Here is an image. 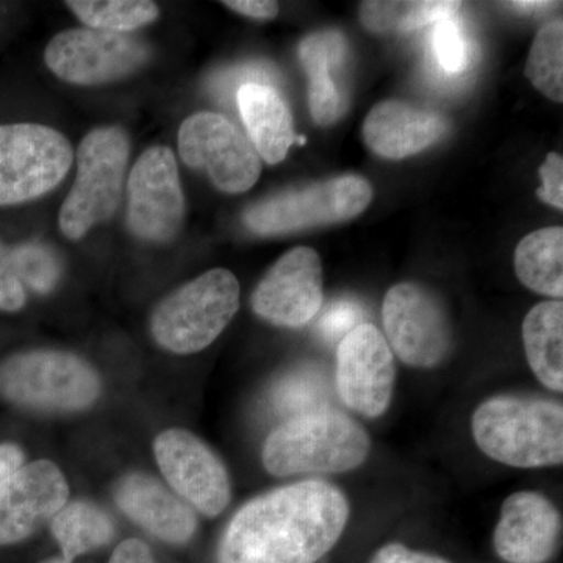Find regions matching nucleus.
I'll use <instances>...</instances> for the list:
<instances>
[{"instance_id":"1","label":"nucleus","mask_w":563,"mask_h":563,"mask_svg":"<svg viewBox=\"0 0 563 563\" xmlns=\"http://www.w3.org/2000/svg\"><path fill=\"white\" fill-rule=\"evenodd\" d=\"M350 520L344 493L310 479L244 504L222 533L218 563H317Z\"/></svg>"},{"instance_id":"19","label":"nucleus","mask_w":563,"mask_h":563,"mask_svg":"<svg viewBox=\"0 0 563 563\" xmlns=\"http://www.w3.org/2000/svg\"><path fill=\"white\" fill-rule=\"evenodd\" d=\"M114 499L122 512L163 542L187 543L195 536L198 526L195 512L146 474L122 477Z\"/></svg>"},{"instance_id":"29","label":"nucleus","mask_w":563,"mask_h":563,"mask_svg":"<svg viewBox=\"0 0 563 563\" xmlns=\"http://www.w3.org/2000/svg\"><path fill=\"white\" fill-rule=\"evenodd\" d=\"M10 258L24 288L46 295L60 279V261L47 244L33 242L10 246Z\"/></svg>"},{"instance_id":"5","label":"nucleus","mask_w":563,"mask_h":563,"mask_svg":"<svg viewBox=\"0 0 563 563\" xmlns=\"http://www.w3.org/2000/svg\"><path fill=\"white\" fill-rule=\"evenodd\" d=\"M129 152L128 135L120 128L95 129L81 140L76 181L60 210V229L69 240H80L113 217L121 202Z\"/></svg>"},{"instance_id":"4","label":"nucleus","mask_w":563,"mask_h":563,"mask_svg":"<svg viewBox=\"0 0 563 563\" xmlns=\"http://www.w3.org/2000/svg\"><path fill=\"white\" fill-rule=\"evenodd\" d=\"M240 284L229 269H210L163 299L152 314L155 342L176 354L210 346L239 312Z\"/></svg>"},{"instance_id":"18","label":"nucleus","mask_w":563,"mask_h":563,"mask_svg":"<svg viewBox=\"0 0 563 563\" xmlns=\"http://www.w3.org/2000/svg\"><path fill=\"white\" fill-rule=\"evenodd\" d=\"M448 132V122L435 111L402 101L377 103L363 124L369 150L388 161H402L428 150Z\"/></svg>"},{"instance_id":"17","label":"nucleus","mask_w":563,"mask_h":563,"mask_svg":"<svg viewBox=\"0 0 563 563\" xmlns=\"http://www.w3.org/2000/svg\"><path fill=\"white\" fill-rule=\"evenodd\" d=\"M562 515L547 496L518 492L506 498L493 548L506 563H548L558 553Z\"/></svg>"},{"instance_id":"24","label":"nucleus","mask_w":563,"mask_h":563,"mask_svg":"<svg viewBox=\"0 0 563 563\" xmlns=\"http://www.w3.org/2000/svg\"><path fill=\"white\" fill-rule=\"evenodd\" d=\"M51 529L60 543L63 558L70 562L106 547L114 533L109 515L95 504L85 501L65 504L52 518Z\"/></svg>"},{"instance_id":"34","label":"nucleus","mask_w":563,"mask_h":563,"mask_svg":"<svg viewBox=\"0 0 563 563\" xmlns=\"http://www.w3.org/2000/svg\"><path fill=\"white\" fill-rule=\"evenodd\" d=\"M542 187L537 195L543 202L550 203L555 209H563V161L561 155L551 152L540 168Z\"/></svg>"},{"instance_id":"11","label":"nucleus","mask_w":563,"mask_h":563,"mask_svg":"<svg viewBox=\"0 0 563 563\" xmlns=\"http://www.w3.org/2000/svg\"><path fill=\"white\" fill-rule=\"evenodd\" d=\"M151 49L129 33L70 29L51 40L44 60L52 73L76 85L124 79L146 65Z\"/></svg>"},{"instance_id":"37","label":"nucleus","mask_w":563,"mask_h":563,"mask_svg":"<svg viewBox=\"0 0 563 563\" xmlns=\"http://www.w3.org/2000/svg\"><path fill=\"white\" fill-rule=\"evenodd\" d=\"M109 563H155V561L146 543L129 539L113 551Z\"/></svg>"},{"instance_id":"14","label":"nucleus","mask_w":563,"mask_h":563,"mask_svg":"<svg viewBox=\"0 0 563 563\" xmlns=\"http://www.w3.org/2000/svg\"><path fill=\"white\" fill-rule=\"evenodd\" d=\"M251 303L274 325L301 328L312 321L322 306L320 255L306 246L282 255L252 292Z\"/></svg>"},{"instance_id":"21","label":"nucleus","mask_w":563,"mask_h":563,"mask_svg":"<svg viewBox=\"0 0 563 563\" xmlns=\"http://www.w3.org/2000/svg\"><path fill=\"white\" fill-rule=\"evenodd\" d=\"M236 109L258 157L277 165L295 143L291 111L279 90L268 85L251 84L236 95Z\"/></svg>"},{"instance_id":"6","label":"nucleus","mask_w":563,"mask_h":563,"mask_svg":"<svg viewBox=\"0 0 563 563\" xmlns=\"http://www.w3.org/2000/svg\"><path fill=\"white\" fill-rule=\"evenodd\" d=\"M372 199V185L362 177H335L288 188L252 203L244 211L243 221L257 235H285L350 221L358 217Z\"/></svg>"},{"instance_id":"31","label":"nucleus","mask_w":563,"mask_h":563,"mask_svg":"<svg viewBox=\"0 0 563 563\" xmlns=\"http://www.w3.org/2000/svg\"><path fill=\"white\" fill-rule=\"evenodd\" d=\"M431 47L433 58L443 76H461L472 65V46L455 16L435 22Z\"/></svg>"},{"instance_id":"36","label":"nucleus","mask_w":563,"mask_h":563,"mask_svg":"<svg viewBox=\"0 0 563 563\" xmlns=\"http://www.w3.org/2000/svg\"><path fill=\"white\" fill-rule=\"evenodd\" d=\"M222 5L252 20L268 21L279 13V5L269 0H229V2H222Z\"/></svg>"},{"instance_id":"7","label":"nucleus","mask_w":563,"mask_h":563,"mask_svg":"<svg viewBox=\"0 0 563 563\" xmlns=\"http://www.w3.org/2000/svg\"><path fill=\"white\" fill-rule=\"evenodd\" d=\"M0 393L20 406L68 412L91 406L101 380L87 362L68 352H22L0 365Z\"/></svg>"},{"instance_id":"3","label":"nucleus","mask_w":563,"mask_h":563,"mask_svg":"<svg viewBox=\"0 0 563 563\" xmlns=\"http://www.w3.org/2000/svg\"><path fill=\"white\" fill-rule=\"evenodd\" d=\"M477 446L493 461L515 468H542L563 462V409L547 399L498 396L473 415Z\"/></svg>"},{"instance_id":"22","label":"nucleus","mask_w":563,"mask_h":563,"mask_svg":"<svg viewBox=\"0 0 563 563\" xmlns=\"http://www.w3.org/2000/svg\"><path fill=\"white\" fill-rule=\"evenodd\" d=\"M526 357L537 379L563 390V303L548 301L533 307L523 321Z\"/></svg>"},{"instance_id":"32","label":"nucleus","mask_w":563,"mask_h":563,"mask_svg":"<svg viewBox=\"0 0 563 563\" xmlns=\"http://www.w3.org/2000/svg\"><path fill=\"white\" fill-rule=\"evenodd\" d=\"M363 309L351 299L333 302L318 321V331L325 342H342L344 336L363 324Z\"/></svg>"},{"instance_id":"30","label":"nucleus","mask_w":563,"mask_h":563,"mask_svg":"<svg viewBox=\"0 0 563 563\" xmlns=\"http://www.w3.org/2000/svg\"><path fill=\"white\" fill-rule=\"evenodd\" d=\"M272 399L279 412L298 417V415L324 409L320 407L324 399V385L321 377L312 369H299L285 376L273 388Z\"/></svg>"},{"instance_id":"38","label":"nucleus","mask_w":563,"mask_h":563,"mask_svg":"<svg viewBox=\"0 0 563 563\" xmlns=\"http://www.w3.org/2000/svg\"><path fill=\"white\" fill-rule=\"evenodd\" d=\"M24 463V454L16 444H0V487L13 476Z\"/></svg>"},{"instance_id":"40","label":"nucleus","mask_w":563,"mask_h":563,"mask_svg":"<svg viewBox=\"0 0 563 563\" xmlns=\"http://www.w3.org/2000/svg\"><path fill=\"white\" fill-rule=\"evenodd\" d=\"M41 563H73V562L68 561V559H65L62 555V558L47 559V561H44V562H41Z\"/></svg>"},{"instance_id":"8","label":"nucleus","mask_w":563,"mask_h":563,"mask_svg":"<svg viewBox=\"0 0 563 563\" xmlns=\"http://www.w3.org/2000/svg\"><path fill=\"white\" fill-rule=\"evenodd\" d=\"M66 136L32 122L0 124V207L33 201L57 188L73 165Z\"/></svg>"},{"instance_id":"27","label":"nucleus","mask_w":563,"mask_h":563,"mask_svg":"<svg viewBox=\"0 0 563 563\" xmlns=\"http://www.w3.org/2000/svg\"><path fill=\"white\" fill-rule=\"evenodd\" d=\"M526 76L551 101L563 102V22L544 25L533 40Z\"/></svg>"},{"instance_id":"25","label":"nucleus","mask_w":563,"mask_h":563,"mask_svg":"<svg viewBox=\"0 0 563 563\" xmlns=\"http://www.w3.org/2000/svg\"><path fill=\"white\" fill-rule=\"evenodd\" d=\"M461 2L428 0V2H362L361 21L374 33L413 32L455 16Z\"/></svg>"},{"instance_id":"23","label":"nucleus","mask_w":563,"mask_h":563,"mask_svg":"<svg viewBox=\"0 0 563 563\" xmlns=\"http://www.w3.org/2000/svg\"><path fill=\"white\" fill-rule=\"evenodd\" d=\"M515 272L529 290L551 298L563 296V229L529 233L515 251Z\"/></svg>"},{"instance_id":"12","label":"nucleus","mask_w":563,"mask_h":563,"mask_svg":"<svg viewBox=\"0 0 563 563\" xmlns=\"http://www.w3.org/2000/svg\"><path fill=\"white\" fill-rule=\"evenodd\" d=\"M128 228L152 243L172 242L185 214L179 169L173 151L150 147L133 165L128 184Z\"/></svg>"},{"instance_id":"2","label":"nucleus","mask_w":563,"mask_h":563,"mask_svg":"<svg viewBox=\"0 0 563 563\" xmlns=\"http://www.w3.org/2000/svg\"><path fill=\"white\" fill-rule=\"evenodd\" d=\"M368 433L339 410L320 409L282 422L263 446V465L277 477L346 473L369 454Z\"/></svg>"},{"instance_id":"26","label":"nucleus","mask_w":563,"mask_h":563,"mask_svg":"<svg viewBox=\"0 0 563 563\" xmlns=\"http://www.w3.org/2000/svg\"><path fill=\"white\" fill-rule=\"evenodd\" d=\"M66 5L95 31L128 33L158 18V7L146 0H69Z\"/></svg>"},{"instance_id":"28","label":"nucleus","mask_w":563,"mask_h":563,"mask_svg":"<svg viewBox=\"0 0 563 563\" xmlns=\"http://www.w3.org/2000/svg\"><path fill=\"white\" fill-rule=\"evenodd\" d=\"M268 85L279 88L280 70L266 60H244L235 65L213 70L206 79V90L210 98L221 103L224 109L236 106V95L246 85Z\"/></svg>"},{"instance_id":"16","label":"nucleus","mask_w":563,"mask_h":563,"mask_svg":"<svg viewBox=\"0 0 563 563\" xmlns=\"http://www.w3.org/2000/svg\"><path fill=\"white\" fill-rule=\"evenodd\" d=\"M69 488L57 465L21 466L0 487V547L21 542L51 521L68 501Z\"/></svg>"},{"instance_id":"35","label":"nucleus","mask_w":563,"mask_h":563,"mask_svg":"<svg viewBox=\"0 0 563 563\" xmlns=\"http://www.w3.org/2000/svg\"><path fill=\"white\" fill-rule=\"evenodd\" d=\"M369 563H451L440 555L422 553L404 547L401 543H388L373 555Z\"/></svg>"},{"instance_id":"13","label":"nucleus","mask_w":563,"mask_h":563,"mask_svg":"<svg viewBox=\"0 0 563 563\" xmlns=\"http://www.w3.org/2000/svg\"><path fill=\"white\" fill-rule=\"evenodd\" d=\"M395 380V357L376 325L363 322L340 342L336 391L351 410L366 418L387 412Z\"/></svg>"},{"instance_id":"15","label":"nucleus","mask_w":563,"mask_h":563,"mask_svg":"<svg viewBox=\"0 0 563 563\" xmlns=\"http://www.w3.org/2000/svg\"><path fill=\"white\" fill-rule=\"evenodd\" d=\"M155 457L174 490L207 517H218L231 501L228 470L198 437L181 429L161 433Z\"/></svg>"},{"instance_id":"39","label":"nucleus","mask_w":563,"mask_h":563,"mask_svg":"<svg viewBox=\"0 0 563 563\" xmlns=\"http://www.w3.org/2000/svg\"><path fill=\"white\" fill-rule=\"evenodd\" d=\"M561 3L555 2H531V0H521V2H507L509 9L520 11V13H537V11H547L559 7Z\"/></svg>"},{"instance_id":"20","label":"nucleus","mask_w":563,"mask_h":563,"mask_svg":"<svg viewBox=\"0 0 563 563\" xmlns=\"http://www.w3.org/2000/svg\"><path fill=\"white\" fill-rule=\"evenodd\" d=\"M309 76V106L318 125H331L347 110V92L340 79L347 60V44L336 31L314 32L299 46Z\"/></svg>"},{"instance_id":"9","label":"nucleus","mask_w":563,"mask_h":563,"mask_svg":"<svg viewBox=\"0 0 563 563\" xmlns=\"http://www.w3.org/2000/svg\"><path fill=\"white\" fill-rule=\"evenodd\" d=\"M179 152L185 165L206 172L218 190L231 195L251 190L261 177L257 151L224 114L201 111L181 122Z\"/></svg>"},{"instance_id":"10","label":"nucleus","mask_w":563,"mask_h":563,"mask_svg":"<svg viewBox=\"0 0 563 563\" xmlns=\"http://www.w3.org/2000/svg\"><path fill=\"white\" fill-rule=\"evenodd\" d=\"M383 321L388 346L407 365L433 368L453 346V329L442 301L413 282L388 290Z\"/></svg>"},{"instance_id":"41","label":"nucleus","mask_w":563,"mask_h":563,"mask_svg":"<svg viewBox=\"0 0 563 563\" xmlns=\"http://www.w3.org/2000/svg\"><path fill=\"white\" fill-rule=\"evenodd\" d=\"M298 141H299V144L306 143V139H303V136H299Z\"/></svg>"},{"instance_id":"33","label":"nucleus","mask_w":563,"mask_h":563,"mask_svg":"<svg viewBox=\"0 0 563 563\" xmlns=\"http://www.w3.org/2000/svg\"><path fill=\"white\" fill-rule=\"evenodd\" d=\"M25 288L11 265L10 246L0 242V310L16 312L25 303Z\"/></svg>"}]
</instances>
